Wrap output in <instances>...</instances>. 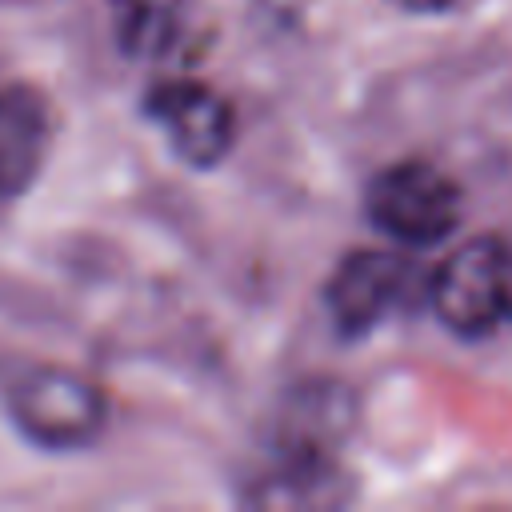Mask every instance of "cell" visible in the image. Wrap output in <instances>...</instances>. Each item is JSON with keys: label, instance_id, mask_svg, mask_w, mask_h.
<instances>
[{"label": "cell", "instance_id": "3957f363", "mask_svg": "<svg viewBox=\"0 0 512 512\" xmlns=\"http://www.w3.org/2000/svg\"><path fill=\"white\" fill-rule=\"evenodd\" d=\"M460 208V184L428 160L388 164L364 188V216L404 248H432L448 240L460 224Z\"/></svg>", "mask_w": 512, "mask_h": 512}, {"label": "cell", "instance_id": "6da1fadb", "mask_svg": "<svg viewBox=\"0 0 512 512\" xmlns=\"http://www.w3.org/2000/svg\"><path fill=\"white\" fill-rule=\"evenodd\" d=\"M0 404L16 432L44 452L88 448L108 424L104 388L68 364L16 360L0 376Z\"/></svg>", "mask_w": 512, "mask_h": 512}, {"label": "cell", "instance_id": "52a82bcc", "mask_svg": "<svg viewBox=\"0 0 512 512\" xmlns=\"http://www.w3.org/2000/svg\"><path fill=\"white\" fill-rule=\"evenodd\" d=\"M180 16V0H112L116 44L136 60L164 56L180 40Z\"/></svg>", "mask_w": 512, "mask_h": 512}, {"label": "cell", "instance_id": "ba28073f", "mask_svg": "<svg viewBox=\"0 0 512 512\" xmlns=\"http://www.w3.org/2000/svg\"><path fill=\"white\" fill-rule=\"evenodd\" d=\"M396 4L408 12H448L456 0H396Z\"/></svg>", "mask_w": 512, "mask_h": 512}, {"label": "cell", "instance_id": "8992f818", "mask_svg": "<svg viewBox=\"0 0 512 512\" xmlns=\"http://www.w3.org/2000/svg\"><path fill=\"white\" fill-rule=\"evenodd\" d=\"M56 116L40 88L4 84L0 88V200L24 196L52 152Z\"/></svg>", "mask_w": 512, "mask_h": 512}, {"label": "cell", "instance_id": "7a4b0ae2", "mask_svg": "<svg viewBox=\"0 0 512 512\" xmlns=\"http://www.w3.org/2000/svg\"><path fill=\"white\" fill-rule=\"evenodd\" d=\"M428 304L436 320L464 340L512 324V240L472 236L448 252L428 276Z\"/></svg>", "mask_w": 512, "mask_h": 512}, {"label": "cell", "instance_id": "5b68a950", "mask_svg": "<svg viewBox=\"0 0 512 512\" xmlns=\"http://www.w3.org/2000/svg\"><path fill=\"white\" fill-rule=\"evenodd\" d=\"M144 112L152 124H160L168 148L188 168H216L232 152L236 112L220 92H212L200 80L176 76L152 84L144 96Z\"/></svg>", "mask_w": 512, "mask_h": 512}, {"label": "cell", "instance_id": "277c9868", "mask_svg": "<svg viewBox=\"0 0 512 512\" xmlns=\"http://www.w3.org/2000/svg\"><path fill=\"white\" fill-rule=\"evenodd\" d=\"M416 264L400 252L360 248L348 252L324 284V308L344 340L376 332L416 288Z\"/></svg>", "mask_w": 512, "mask_h": 512}]
</instances>
